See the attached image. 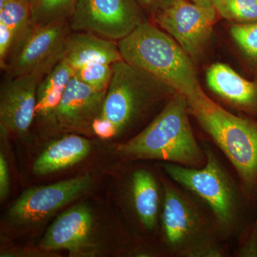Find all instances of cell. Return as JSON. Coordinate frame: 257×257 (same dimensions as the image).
<instances>
[{"instance_id": "cell-14", "label": "cell", "mask_w": 257, "mask_h": 257, "mask_svg": "<svg viewBox=\"0 0 257 257\" xmlns=\"http://www.w3.org/2000/svg\"><path fill=\"white\" fill-rule=\"evenodd\" d=\"M105 92H98L73 77L64 91L55 114L61 130L93 135L92 123L102 114Z\"/></svg>"}, {"instance_id": "cell-21", "label": "cell", "mask_w": 257, "mask_h": 257, "mask_svg": "<svg viewBox=\"0 0 257 257\" xmlns=\"http://www.w3.org/2000/svg\"><path fill=\"white\" fill-rule=\"evenodd\" d=\"M216 13L238 24L256 23L257 0H214Z\"/></svg>"}, {"instance_id": "cell-17", "label": "cell", "mask_w": 257, "mask_h": 257, "mask_svg": "<svg viewBox=\"0 0 257 257\" xmlns=\"http://www.w3.org/2000/svg\"><path fill=\"white\" fill-rule=\"evenodd\" d=\"M90 142L77 135L57 140L45 149L32 165L34 175L45 176L65 170L84 160L91 152Z\"/></svg>"}, {"instance_id": "cell-18", "label": "cell", "mask_w": 257, "mask_h": 257, "mask_svg": "<svg viewBox=\"0 0 257 257\" xmlns=\"http://www.w3.org/2000/svg\"><path fill=\"white\" fill-rule=\"evenodd\" d=\"M74 70L64 59L40 81L37 90L35 119L56 125L55 114Z\"/></svg>"}, {"instance_id": "cell-24", "label": "cell", "mask_w": 257, "mask_h": 257, "mask_svg": "<svg viewBox=\"0 0 257 257\" xmlns=\"http://www.w3.org/2000/svg\"><path fill=\"white\" fill-rule=\"evenodd\" d=\"M233 256L257 257V214L251 222L242 230L237 238Z\"/></svg>"}, {"instance_id": "cell-30", "label": "cell", "mask_w": 257, "mask_h": 257, "mask_svg": "<svg viewBox=\"0 0 257 257\" xmlns=\"http://www.w3.org/2000/svg\"><path fill=\"white\" fill-rule=\"evenodd\" d=\"M29 1H30V0H29Z\"/></svg>"}, {"instance_id": "cell-11", "label": "cell", "mask_w": 257, "mask_h": 257, "mask_svg": "<svg viewBox=\"0 0 257 257\" xmlns=\"http://www.w3.org/2000/svg\"><path fill=\"white\" fill-rule=\"evenodd\" d=\"M55 66L17 77H5L0 88V127L7 133L20 138L28 135L35 119L37 87Z\"/></svg>"}, {"instance_id": "cell-25", "label": "cell", "mask_w": 257, "mask_h": 257, "mask_svg": "<svg viewBox=\"0 0 257 257\" xmlns=\"http://www.w3.org/2000/svg\"><path fill=\"white\" fill-rule=\"evenodd\" d=\"M14 46V35L11 29L0 22V67L5 71Z\"/></svg>"}, {"instance_id": "cell-22", "label": "cell", "mask_w": 257, "mask_h": 257, "mask_svg": "<svg viewBox=\"0 0 257 257\" xmlns=\"http://www.w3.org/2000/svg\"><path fill=\"white\" fill-rule=\"evenodd\" d=\"M112 64H92L74 69V77L98 92H105L112 77Z\"/></svg>"}, {"instance_id": "cell-1", "label": "cell", "mask_w": 257, "mask_h": 257, "mask_svg": "<svg viewBox=\"0 0 257 257\" xmlns=\"http://www.w3.org/2000/svg\"><path fill=\"white\" fill-rule=\"evenodd\" d=\"M207 162L200 168L162 162V170L179 185L199 198L212 211L226 241L237 239L256 217L257 207L250 200L232 167L213 145L202 143Z\"/></svg>"}, {"instance_id": "cell-6", "label": "cell", "mask_w": 257, "mask_h": 257, "mask_svg": "<svg viewBox=\"0 0 257 257\" xmlns=\"http://www.w3.org/2000/svg\"><path fill=\"white\" fill-rule=\"evenodd\" d=\"M102 116L116 126L118 137L126 135L150 115L160 112L177 92L174 88L124 60L112 64Z\"/></svg>"}, {"instance_id": "cell-15", "label": "cell", "mask_w": 257, "mask_h": 257, "mask_svg": "<svg viewBox=\"0 0 257 257\" xmlns=\"http://www.w3.org/2000/svg\"><path fill=\"white\" fill-rule=\"evenodd\" d=\"M206 79L208 87L221 100L243 116L257 120V82L243 78L223 63L210 66Z\"/></svg>"}, {"instance_id": "cell-8", "label": "cell", "mask_w": 257, "mask_h": 257, "mask_svg": "<svg viewBox=\"0 0 257 257\" xmlns=\"http://www.w3.org/2000/svg\"><path fill=\"white\" fill-rule=\"evenodd\" d=\"M92 184L89 175L78 176L47 186L27 189L7 213L12 224H38L82 196Z\"/></svg>"}, {"instance_id": "cell-19", "label": "cell", "mask_w": 257, "mask_h": 257, "mask_svg": "<svg viewBox=\"0 0 257 257\" xmlns=\"http://www.w3.org/2000/svg\"><path fill=\"white\" fill-rule=\"evenodd\" d=\"M0 22L8 25L14 35V46L10 58L35 27L32 21L30 2L29 0H7L4 6L0 8Z\"/></svg>"}, {"instance_id": "cell-26", "label": "cell", "mask_w": 257, "mask_h": 257, "mask_svg": "<svg viewBox=\"0 0 257 257\" xmlns=\"http://www.w3.org/2000/svg\"><path fill=\"white\" fill-rule=\"evenodd\" d=\"M92 128L93 135L102 140H109L118 137L117 130L115 125L102 115L94 119Z\"/></svg>"}, {"instance_id": "cell-12", "label": "cell", "mask_w": 257, "mask_h": 257, "mask_svg": "<svg viewBox=\"0 0 257 257\" xmlns=\"http://www.w3.org/2000/svg\"><path fill=\"white\" fill-rule=\"evenodd\" d=\"M126 191L128 204L139 228L145 234L159 236L165 199L161 167L158 175L145 167L134 169L128 176Z\"/></svg>"}, {"instance_id": "cell-2", "label": "cell", "mask_w": 257, "mask_h": 257, "mask_svg": "<svg viewBox=\"0 0 257 257\" xmlns=\"http://www.w3.org/2000/svg\"><path fill=\"white\" fill-rule=\"evenodd\" d=\"M162 179L165 199L159 234L160 253L171 257L229 256V241L221 234L210 209L162 169Z\"/></svg>"}, {"instance_id": "cell-16", "label": "cell", "mask_w": 257, "mask_h": 257, "mask_svg": "<svg viewBox=\"0 0 257 257\" xmlns=\"http://www.w3.org/2000/svg\"><path fill=\"white\" fill-rule=\"evenodd\" d=\"M64 60L74 70L87 64H113L123 59L117 42L90 32L72 31L66 42Z\"/></svg>"}, {"instance_id": "cell-3", "label": "cell", "mask_w": 257, "mask_h": 257, "mask_svg": "<svg viewBox=\"0 0 257 257\" xmlns=\"http://www.w3.org/2000/svg\"><path fill=\"white\" fill-rule=\"evenodd\" d=\"M186 96L177 92L146 127L118 144L116 152L126 161L157 160L200 168L207 162L190 121Z\"/></svg>"}, {"instance_id": "cell-5", "label": "cell", "mask_w": 257, "mask_h": 257, "mask_svg": "<svg viewBox=\"0 0 257 257\" xmlns=\"http://www.w3.org/2000/svg\"><path fill=\"white\" fill-rule=\"evenodd\" d=\"M123 60L182 93L186 97L202 89L194 61L173 37L147 21L117 42Z\"/></svg>"}, {"instance_id": "cell-23", "label": "cell", "mask_w": 257, "mask_h": 257, "mask_svg": "<svg viewBox=\"0 0 257 257\" xmlns=\"http://www.w3.org/2000/svg\"><path fill=\"white\" fill-rule=\"evenodd\" d=\"M230 32L248 58L257 62V22L232 25Z\"/></svg>"}, {"instance_id": "cell-29", "label": "cell", "mask_w": 257, "mask_h": 257, "mask_svg": "<svg viewBox=\"0 0 257 257\" xmlns=\"http://www.w3.org/2000/svg\"><path fill=\"white\" fill-rule=\"evenodd\" d=\"M190 1L203 9L207 10L211 15H216L214 5H213L214 0H190Z\"/></svg>"}, {"instance_id": "cell-4", "label": "cell", "mask_w": 257, "mask_h": 257, "mask_svg": "<svg viewBox=\"0 0 257 257\" xmlns=\"http://www.w3.org/2000/svg\"><path fill=\"white\" fill-rule=\"evenodd\" d=\"M186 99L191 116L227 160L257 207V120L226 110L203 89Z\"/></svg>"}, {"instance_id": "cell-27", "label": "cell", "mask_w": 257, "mask_h": 257, "mask_svg": "<svg viewBox=\"0 0 257 257\" xmlns=\"http://www.w3.org/2000/svg\"><path fill=\"white\" fill-rule=\"evenodd\" d=\"M179 1L180 0H138L145 14L152 20Z\"/></svg>"}, {"instance_id": "cell-28", "label": "cell", "mask_w": 257, "mask_h": 257, "mask_svg": "<svg viewBox=\"0 0 257 257\" xmlns=\"http://www.w3.org/2000/svg\"><path fill=\"white\" fill-rule=\"evenodd\" d=\"M10 169L4 153L0 152V199L3 202L8 198L10 187Z\"/></svg>"}, {"instance_id": "cell-13", "label": "cell", "mask_w": 257, "mask_h": 257, "mask_svg": "<svg viewBox=\"0 0 257 257\" xmlns=\"http://www.w3.org/2000/svg\"><path fill=\"white\" fill-rule=\"evenodd\" d=\"M94 216L86 205L71 208L60 214L40 243L43 251L67 250L72 256L89 254L95 249L92 231Z\"/></svg>"}, {"instance_id": "cell-7", "label": "cell", "mask_w": 257, "mask_h": 257, "mask_svg": "<svg viewBox=\"0 0 257 257\" xmlns=\"http://www.w3.org/2000/svg\"><path fill=\"white\" fill-rule=\"evenodd\" d=\"M148 21L138 0H78L71 30L118 42Z\"/></svg>"}, {"instance_id": "cell-20", "label": "cell", "mask_w": 257, "mask_h": 257, "mask_svg": "<svg viewBox=\"0 0 257 257\" xmlns=\"http://www.w3.org/2000/svg\"><path fill=\"white\" fill-rule=\"evenodd\" d=\"M78 0H30L35 25L70 20Z\"/></svg>"}, {"instance_id": "cell-10", "label": "cell", "mask_w": 257, "mask_h": 257, "mask_svg": "<svg viewBox=\"0 0 257 257\" xmlns=\"http://www.w3.org/2000/svg\"><path fill=\"white\" fill-rule=\"evenodd\" d=\"M153 20L175 39L194 62H197L210 42L216 15L190 0H180Z\"/></svg>"}, {"instance_id": "cell-9", "label": "cell", "mask_w": 257, "mask_h": 257, "mask_svg": "<svg viewBox=\"0 0 257 257\" xmlns=\"http://www.w3.org/2000/svg\"><path fill=\"white\" fill-rule=\"evenodd\" d=\"M71 32L69 20L35 25L8 61L6 76L17 77L56 65L64 59L66 42Z\"/></svg>"}]
</instances>
